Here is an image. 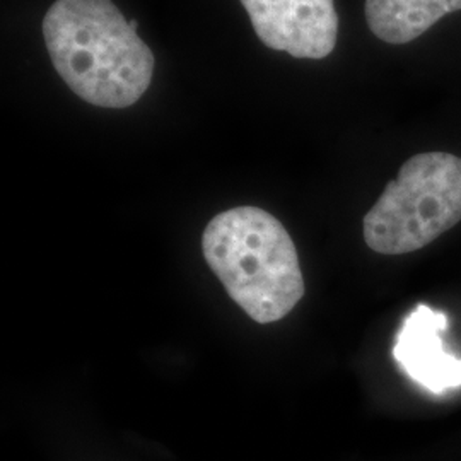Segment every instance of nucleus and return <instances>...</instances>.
Returning a JSON list of instances; mask_svg holds the SVG:
<instances>
[{
  "label": "nucleus",
  "instance_id": "1",
  "mask_svg": "<svg viewBox=\"0 0 461 461\" xmlns=\"http://www.w3.org/2000/svg\"><path fill=\"white\" fill-rule=\"evenodd\" d=\"M43 36L62 81L89 104L129 108L152 83L154 53L113 0H55Z\"/></svg>",
  "mask_w": 461,
  "mask_h": 461
},
{
  "label": "nucleus",
  "instance_id": "2",
  "mask_svg": "<svg viewBox=\"0 0 461 461\" xmlns=\"http://www.w3.org/2000/svg\"><path fill=\"white\" fill-rule=\"evenodd\" d=\"M202 251L230 299L257 323L279 321L304 296L296 245L264 209L243 205L212 217Z\"/></svg>",
  "mask_w": 461,
  "mask_h": 461
},
{
  "label": "nucleus",
  "instance_id": "6",
  "mask_svg": "<svg viewBox=\"0 0 461 461\" xmlns=\"http://www.w3.org/2000/svg\"><path fill=\"white\" fill-rule=\"evenodd\" d=\"M456 11L461 0H366L364 5L369 30L390 45L411 43Z\"/></svg>",
  "mask_w": 461,
  "mask_h": 461
},
{
  "label": "nucleus",
  "instance_id": "5",
  "mask_svg": "<svg viewBox=\"0 0 461 461\" xmlns=\"http://www.w3.org/2000/svg\"><path fill=\"white\" fill-rule=\"evenodd\" d=\"M447 316L419 304L396 333L393 359L403 373L434 395L461 386V357L445 348Z\"/></svg>",
  "mask_w": 461,
  "mask_h": 461
},
{
  "label": "nucleus",
  "instance_id": "3",
  "mask_svg": "<svg viewBox=\"0 0 461 461\" xmlns=\"http://www.w3.org/2000/svg\"><path fill=\"white\" fill-rule=\"evenodd\" d=\"M461 221V158L422 152L405 161L364 215L366 245L381 255L428 247Z\"/></svg>",
  "mask_w": 461,
  "mask_h": 461
},
{
  "label": "nucleus",
  "instance_id": "4",
  "mask_svg": "<svg viewBox=\"0 0 461 461\" xmlns=\"http://www.w3.org/2000/svg\"><path fill=\"white\" fill-rule=\"evenodd\" d=\"M265 47L294 59H327L337 45L333 0H240Z\"/></svg>",
  "mask_w": 461,
  "mask_h": 461
},
{
  "label": "nucleus",
  "instance_id": "7",
  "mask_svg": "<svg viewBox=\"0 0 461 461\" xmlns=\"http://www.w3.org/2000/svg\"><path fill=\"white\" fill-rule=\"evenodd\" d=\"M131 26H132L133 30H137V28H139V23H137V19H132V21H131Z\"/></svg>",
  "mask_w": 461,
  "mask_h": 461
}]
</instances>
